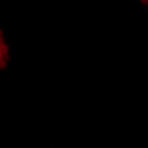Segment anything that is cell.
Wrapping results in <instances>:
<instances>
[{"label": "cell", "instance_id": "obj_2", "mask_svg": "<svg viewBox=\"0 0 148 148\" xmlns=\"http://www.w3.org/2000/svg\"><path fill=\"white\" fill-rule=\"evenodd\" d=\"M143 2H145V4H148V0H143Z\"/></svg>", "mask_w": 148, "mask_h": 148}, {"label": "cell", "instance_id": "obj_1", "mask_svg": "<svg viewBox=\"0 0 148 148\" xmlns=\"http://www.w3.org/2000/svg\"><path fill=\"white\" fill-rule=\"evenodd\" d=\"M5 62H7V45H5L2 34H0V68L5 66Z\"/></svg>", "mask_w": 148, "mask_h": 148}]
</instances>
